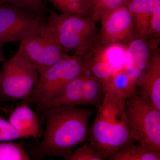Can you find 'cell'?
Here are the masks:
<instances>
[{"instance_id":"obj_1","label":"cell","mask_w":160,"mask_h":160,"mask_svg":"<svg viewBox=\"0 0 160 160\" xmlns=\"http://www.w3.org/2000/svg\"><path fill=\"white\" fill-rule=\"evenodd\" d=\"M46 121L42 139L32 151L36 158L58 157L68 160L72 150L88 136L94 110L79 106H59L42 112Z\"/></svg>"},{"instance_id":"obj_2","label":"cell","mask_w":160,"mask_h":160,"mask_svg":"<svg viewBox=\"0 0 160 160\" xmlns=\"http://www.w3.org/2000/svg\"><path fill=\"white\" fill-rule=\"evenodd\" d=\"M125 100L114 92L107 91L89 127V144L103 160L133 140L124 115Z\"/></svg>"},{"instance_id":"obj_3","label":"cell","mask_w":160,"mask_h":160,"mask_svg":"<svg viewBox=\"0 0 160 160\" xmlns=\"http://www.w3.org/2000/svg\"><path fill=\"white\" fill-rule=\"evenodd\" d=\"M46 25L66 53L82 57L96 39V22L89 17L50 10Z\"/></svg>"},{"instance_id":"obj_4","label":"cell","mask_w":160,"mask_h":160,"mask_svg":"<svg viewBox=\"0 0 160 160\" xmlns=\"http://www.w3.org/2000/svg\"><path fill=\"white\" fill-rule=\"evenodd\" d=\"M124 112L132 140L160 151V110L141 91L126 98Z\"/></svg>"},{"instance_id":"obj_5","label":"cell","mask_w":160,"mask_h":160,"mask_svg":"<svg viewBox=\"0 0 160 160\" xmlns=\"http://www.w3.org/2000/svg\"><path fill=\"white\" fill-rule=\"evenodd\" d=\"M84 64L82 57L66 53L40 73L37 83L23 102L36 111L57 97L66 85L81 73Z\"/></svg>"},{"instance_id":"obj_6","label":"cell","mask_w":160,"mask_h":160,"mask_svg":"<svg viewBox=\"0 0 160 160\" xmlns=\"http://www.w3.org/2000/svg\"><path fill=\"white\" fill-rule=\"evenodd\" d=\"M16 54L42 73L66 54L46 25V20L20 42Z\"/></svg>"},{"instance_id":"obj_7","label":"cell","mask_w":160,"mask_h":160,"mask_svg":"<svg viewBox=\"0 0 160 160\" xmlns=\"http://www.w3.org/2000/svg\"><path fill=\"white\" fill-rule=\"evenodd\" d=\"M40 73L18 55L4 62L0 70V98L24 100L34 89Z\"/></svg>"},{"instance_id":"obj_8","label":"cell","mask_w":160,"mask_h":160,"mask_svg":"<svg viewBox=\"0 0 160 160\" xmlns=\"http://www.w3.org/2000/svg\"><path fill=\"white\" fill-rule=\"evenodd\" d=\"M45 18L9 3L0 4V44L22 41L45 21Z\"/></svg>"},{"instance_id":"obj_9","label":"cell","mask_w":160,"mask_h":160,"mask_svg":"<svg viewBox=\"0 0 160 160\" xmlns=\"http://www.w3.org/2000/svg\"><path fill=\"white\" fill-rule=\"evenodd\" d=\"M100 22L101 29L96 40L101 44L127 45L136 38L131 16L126 5L104 15Z\"/></svg>"},{"instance_id":"obj_10","label":"cell","mask_w":160,"mask_h":160,"mask_svg":"<svg viewBox=\"0 0 160 160\" xmlns=\"http://www.w3.org/2000/svg\"><path fill=\"white\" fill-rule=\"evenodd\" d=\"M151 49L155 50L148 41L138 38L126 45L124 71L136 82L148 65Z\"/></svg>"},{"instance_id":"obj_11","label":"cell","mask_w":160,"mask_h":160,"mask_svg":"<svg viewBox=\"0 0 160 160\" xmlns=\"http://www.w3.org/2000/svg\"><path fill=\"white\" fill-rule=\"evenodd\" d=\"M137 87L160 110V52L158 48L152 55L146 69L138 80Z\"/></svg>"},{"instance_id":"obj_12","label":"cell","mask_w":160,"mask_h":160,"mask_svg":"<svg viewBox=\"0 0 160 160\" xmlns=\"http://www.w3.org/2000/svg\"><path fill=\"white\" fill-rule=\"evenodd\" d=\"M126 6L131 16L136 38L148 41L152 14L160 6V0H128Z\"/></svg>"},{"instance_id":"obj_13","label":"cell","mask_w":160,"mask_h":160,"mask_svg":"<svg viewBox=\"0 0 160 160\" xmlns=\"http://www.w3.org/2000/svg\"><path fill=\"white\" fill-rule=\"evenodd\" d=\"M38 113L26 103L18 106L9 115L8 121L26 138H37L41 133Z\"/></svg>"},{"instance_id":"obj_14","label":"cell","mask_w":160,"mask_h":160,"mask_svg":"<svg viewBox=\"0 0 160 160\" xmlns=\"http://www.w3.org/2000/svg\"><path fill=\"white\" fill-rule=\"evenodd\" d=\"M86 70L83 67L78 76L69 82L57 97L48 104L36 111L42 113L46 109L59 106H79L82 100L83 86L86 78Z\"/></svg>"},{"instance_id":"obj_15","label":"cell","mask_w":160,"mask_h":160,"mask_svg":"<svg viewBox=\"0 0 160 160\" xmlns=\"http://www.w3.org/2000/svg\"><path fill=\"white\" fill-rule=\"evenodd\" d=\"M85 68L86 75L83 84L80 106H91L98 108L102 102L106 95V91L101 82L94 77L86 67Z\"/></svg>"},{"instance_id":"obj_16","label":"cell","mask_w":160,"mask_h":160,"mask_svg":"<svg viewBox=\"0 0 160 160\" xmlns=\"http://www.w3.org/2000/svg\"><path fill=\"white\" fill-rule=\"evenodd\" d=\"M108 160H160V151L131 142L111 155Z\"/></svg>"},{"instance_id":"obj_17","label":"cell","mask_w":160,"mask_h":160,"mask_svg":"<svg viewBox=\"0 0 160 160\" xmlns=\"http://www.w3.org/2000/svg\"><path fill=\"white\" fill-rule=\"evenodd\" d=\"M60 13L89 17V0H46Z\"/></svg>"},{"instance_id":"obj_18","label":"cell","mask_w":160,"mask_h":160,"mask_svg":"<svg viewBox=\"0 0 160 160\" xmlns=\"http://www.w3.org/2000/svg\"><path fill=\"white\" fill-rule=\"evenodd\" d=\"M137 87L135 81L126 72L122 71L113 77L109 90L114 92L120 97L126 100L134 94L137 91Z\"/></svg>"},{"instance_id":"obj_19","label":"cell","mask_w":160,"mask_h":160,"mask_svg":"<svg viewBox=\"0 0 160 160\" xmlns=\"http://www.w3.org/2000/svg\"><path fill=\"white\" fill-rule=\"evenodd\" d=\"M90 17L96 22H100L109 12L126 5L127 0H89Z\"/></svg>"},{"instance_id":"obj_20","label":"cell","mask_w":160,"mask_h":160,"mask_svg":"<svg viewBox=\"0 0 160 160\" xmlns=\"http://www.w3.org/2000/svg\"><path fill=\"white\" fill-rule=\"evenodd\" d=\"M22 143L0 142V160H29Z\"/></svg>"},{"instance_id":"obj_21","label":"cell","mask_w":160,"mask_h":160,"mask_svg":"<svg viewBox=\"0 0 160 160\" xmlns=\"http://www.w3.org/2000/svg\"><path fill=\"white\" fill-rule=\"evenodd\" d=\"M0 3H9L23 10L45 18L46 8L43 0H0Z\"/></svg>"},{"instance_id":"obj_22","label":"cell","mask_w":160,"mask_h":160,"mask_svg":"<svg viewBox=\"0 0 160 160\" xmlns=\"http://www.w3.org/2000/svg\"><path fill=\"white\" fill-rule=\"evenodd\" d=\"M26 138L9 121L0 117V142H12Z\"/></svg>"},{"instance_id":"obj_23","label":"cell","mask_w":160,"mask_h":160,"mask_svg":"<svg viewBox=\"0 0 160 160\" xmlns=\"http://www.w3.org/2000/svg\"><path fill=\"white\" fill-rule=\"evenodd\" d=\"M160 38V6L152 12L149 26V43L153 49L158 48Z\"/></svg>"},{"instance_id":"obj_24","label":"cell","mask_w":160,"mask_h":160,"mask_svg":"<svg viewBox=\"0 0 160 160\" xmlns=\"http://www.w3.org/2000/svg\"><path fill=\"white\" fill-rule=\"evenodd\" d=\"M68 160H103L90 144H85L72 151Z\"/></svg>"},{"instance_id":"obj_25","label":"cell","mask_w":160,"mask_h":160,"mask_svg":"<svg viewBox=\"0 0 160 160\" xmlns=\"http://www.w3.org/2000/svg\"><path fill=\"white\" fill-rule=\"evenodd\" d=\"M3 45L0 44V70H1V63L4 62L6 61L2 52Z\"/></svg>"},{"instance_id":"obj_26","label":"cell","mask_w":160,"mask_h":160,"mask_svg":"<svg viewBox=\"0 0 160 160\" xmlns=\"http://www.w3.org/2000/svg\"><path fill=\"white\" fill-rule=\"evenodd\" d=\"M128 0H127V2H128Z\"/></svg>"},{"instance_id":"obj_27","label":"cell","mask_w":160,"mask_h":160,"mask_svg":"<svg viewBox=\"0 0 160 160\" xmlns=\"http://www.w3.org/2000/svg\"><path fill=\"white\" fill-rule=\"evenodd\" d=\"M0 4H1V3H0Z\"/></svg>"}]
</instances>
